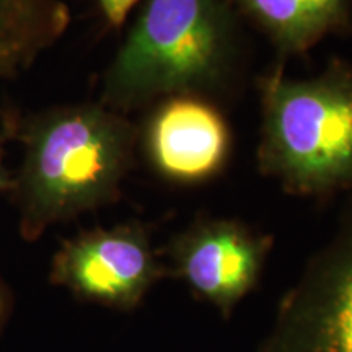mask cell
<instances>
[{"mask_svg":"<svg viewBox=\"0 0 352 352\" xmlns=\"http://www.w3.org/2000/svg\"><path fill=\"white\" fill-rule=\"evenodd\" d=\"M6 127L23 144L10 192L23 240L121 197L139 144V126L129 116L96 101L10 116Z\"/></svg>","mask_w":352,"mask_h":352,"instance_id":"1","label":"cell"},{"mask_svg":"<svg viewBox=\"0 0 352 352\" xmlns=\"http://www.w3.org/2000/svg\"><path fill=\"white\" fill-rule=\"evenodd\" d=\"M241 23L230 0H144L98 101L126 116L171 95L223 103L243 85Z\"/></svg>","mask_w":352,"mask_h":352,"instance_id":"2","label":"cell"},{"mask_svg":"<svg viewBox=\"0 0 352 352\" xmlns=\"http://www.w3.org/2000/svg\"><path fill=\"white\" fill-rule=\"evenodd\" d=\"M256 87L261 175L292 196L352 192V63L333 57L310 78H290L277 63Z\"/></svg>","mask_w":352,"mask_h":352,"instance_id":"3","label":"cell"},{"mask_svg":"<svg viewBox=\"0 0 352 352\" xmlns=\"http://www.w3.org/2000/svg\"><path fill=\"white\" fill-rule=\"evenodd\" d=\"M256 352H352V196L331 239L280 298Z\"/></svg>","mask_w":352,"mask_h":352,"instance_id":"4","label":"cell"},{"mask_svg":"<svg viewBox=\"0 0 352 352\" xmlns=\"http://www.w3.org/2000/svg\"><path fill=\"white\" fill-rule=\"evenodd\" d=\"M153 227L140 220L82 230L64 240L51 261V284L77 300L116 311H134L165 277H170Z\"/></svg>","mask_w":352,"mask_h":352,"instance_id":"5","label":"cell"},{"mask_svg":"<svg viewBox=\"0 0 352 352\" xmlns=\"http://www.w3.org/2000/svg\"><path fill=\"white\" fill-rule=\"evenodd\" d=\"M274 246L270 233L240 219L196 215L160 248L170 277L206 302L223 320L259 285Z\"/></svg>","mask_w":352,"mask_h":352,"instance_id":"6","label":"cell"},{"mask_svg":"<svg viewBox=\"0 0 352 352\" xmlns=\"http://www.w3.org/2000/svg\"><path fill=\"white\" fill-rule=\"evenodd\" d=\"M151 108L139 127V144L160 178L196 186L226 170L233 135L219 103L197 95H171Z\"/></svg>","mask_w":352,"mask_h":352,"instance_id":"7","label":"cell"},{"mask_svg":"<svg viewBox=\"0 0 352 352\" xmlns=\"http://www.w3.org/2000/svg\"><path fill=\"white\" fill-rule=\"evenodd\" d=\"M243 21L272 44L279 63L329 36L352 34V0H230Z\"/></svg>","mask_w":352,"mask_h":352,"instance_id":"8","label":"cell"},{"mask_svg":"<svg viewBox=\"0 0 352 352\" xmlns=\"http://www.w3.org/2000/svg\"><path fill=\"white\" fill-rule=\"evenodd\" d=\"M69 25L65 0H0V78L32 67Z\"/></svg>","mask_w":352,"mask_h":352,"instance_id":"9","label":"cell"},{"mask_svg":"<svg viewBox=\"0 0 352 352\" xmlns=\"http://www.w3.org/2000/svg\"><path fill=\"white\" fill-rule=\"evenodd\" d=\"M95 2L107 23L111 28H121L139 0H95Z\"/></svg>","mask_w":352,"mask_h":352,"instance_id":"10","label":"cell"},{"mask_svg":"<svg viewBox=\"0 0 352 352\" xmlns=\"http://www.w3.org/2000/svg\"><path fill=\"white\" fill-rule=\"evenodd\" d=\"M13 184H15V178L7 170L6 162H3V135H0V195L12 192Z\"/></svg>","mask_w":352,"mask_h":352,"instance_id":"11","label":"cell"},{"mask_svg":"<svg viewBox=\"0 0 352 352\" xmlns=\"http://www.w3.org/2000/svg\"><path fill=\"white\" fill-rule=\"evenodd\" d=\"M8 311H10V298H8L6 285L0 280V329H2L3 323H6Z\"/></svg>","mask_w":352,"mask_h":352,"instance_id":"12","label":"cell"}]
</instances>
